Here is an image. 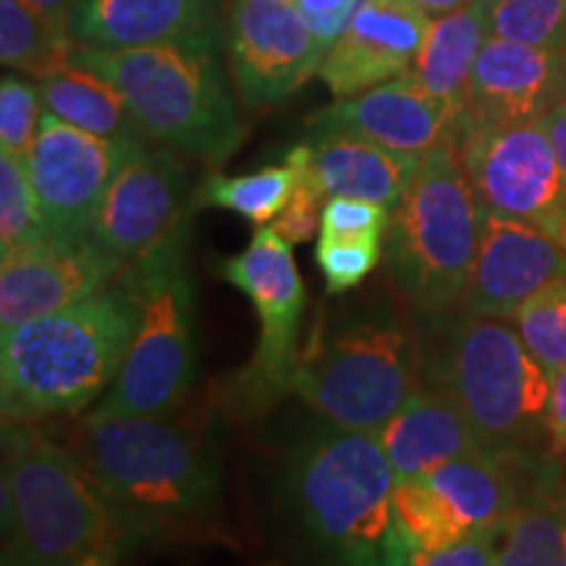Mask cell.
Masks as SVG:
<instances>
[{
    "label": "cell",
    "mask_w": 566,
    "mask_h": 566,
    "mask_svg": "<svg viewBox=\"0 0 566 566\" xmlns=\"http://www.w3.org/2000/svg\"><path fill=\"white\" fill-rule=\"evenodd\" d=\"M378 436L317 417L281 457L283 514L310 566H407L415 548L394 509Z\"/></svg>",
    "instance_id": "cell-1"
},
{
    "label": "cell",
    "mask_w": 566,
    "mask_h": 566,
    "mask_svg": "<svg viewBox=\"0 0 566 566\" xmlns=\"http://www.w3.org/2000/svg\"><path fill=\"white\" fill-rule=\"evenodd\" d=\"M126 551L208 527L223 504L218 446L166 417H87L74 441Z\"/></svg>",
    "instance_id": "cell-2"
},
{
    "label": "cell",
    "mask_w": 566,
    "mask_h": 566,
    "mask_svg": "<svg viewBox=\"0 0 566 566\" xmlns=\"http://www.w3.org/2000/svg\"><path fill=\"white\" fill-rule=\"evenodd\" d=\"M139 317V275L126 265L82 302L3 331V422L38 424L101 399L129 357Z\"/></svg>",
    "instance_id": "cell-3"
},
{
    "label": "cell",
    "mask_w": 566,
    "mask_h": 566,
    "mask_svg": "<svg viewBox=\"0 0 566 566\" xmlns=\"http://www.w3.org/2000/svg\"><path fill=\"white\" fill-rule=\"evenodd\" d=\"M424 349L391 300L359 296L321 317L300 354L292 394L321 420L375 433L422 388Z\"/></svg>",
    "instance_id": "cell-4"
},
{
    "label": "cell",
    "mask_w": 566,
    "mask_h": 566,
    "mask_svg": "<svg viewBox=\"0 0 566 566\" xmlns=\"http://www.w3.org/2000/svg\"><path fill=\"white\" fill-rule=\"evenodd\" d=\"M71 63L118 90L147 142L208 166H221L242 147L247 129L218 63V30L126 51L76 48Z\"/></svg>",
    "instance_id": "cell-5"
},
{
    "label": "cell",
    "mask_w": 566,
    "mask_h": 566,
    "mask_svg": "<svg viewBox=\"0 0 566 566\" xmlns=\"http://www.w3.org/2000/svg\"><path fill=\"white\" fill-rule=\"evenodd\" d=\"M126 543L74 449L32 422H3V566H74Z\"/></svg>",
    "instance_id": "cell-6"
},
{
    "label": "cell",
    "mask_w": 566,
    "mask_h": 566,
    "mask_svg": "<svg viewBox=\"0 0 566 566\" xmlns=\"http://www.w3.org/2000/svg\"><path fill=\"white\" fill-rule=\"evenodd\" d=\"M485 205L454 145H438L420 158L405 197L391 212L388 281L424 317H449L475 265Z\"/></svg>",
    "instance_id": "cell-7"
},
{
    "label": "cell",
    "mask_w": 566,
    "mask_h": 566,
    "mask_svg": "<svg viewBox=\"0 0 566 566\" xmlns=\"http://www.w3.org/2000/svg\"><path fill=\"white\" fill-rule=\"evenodd\" d=\"M433 386L467 415L485 449L541 457L551 375L506 317L457 313L433 359Z\"/></svg>",
    "instance_id": "cell-8"
},
{
    "label": "cell",
    "mask_w": 566,
    "mask_h": 566,
    "mask_svg": "<svg viewBox=\"0 0 566 566\" xmlns=\"http://www.w3.org/2000/svg\"><path fill=\"white\" fill-rule=\"evenodd\" d=\"M192 218L132 263L142 317L132 352L92 417H168L192 394L200 373L197 283L189 271Z\"/></svg>",
    "instance_id": "cell-9"
},
{
    "label": "cell",
    "mask_w": 566,
    "mask_h": 566,
    "mask_svg": "<svg viewBox=\"0 0 566 566\" xmlns=\"http://www.w3.org/2000/svg\"><path fill=\"white\" fill-rule=\"evenodd\" d=\"M292 247L271 223L258 226L247 250L218 268L221 279L252 302L260 323L250 363L226 386L223 405L237 420H258L292 394L307 302Z\"/></svg>",
    "instance_id": "cell-10"
},
{
    "label": "cell",
    "mask_w": 566,
    "mask_h": 566,
    "mask_svg": "<svg viewBox=\"0 0 566 566\" xmlns=\"http://www.w3.org/2000/svg\"><path fill=\"white\" fill-rule=\"evenodd\" d=\"M451 145L488 212L516 218L566 250V187L546 124H457Z\"/></svg>",
    "instance_id": "cell-11"
},
{
    "label": "cell",
    "mask_w": 566,
    "mask_h": 566,
    "mask_svg": "<svg viewBox=\"0 0 566 566\" xmlns=\"http://www.w3.org/2000/svg\"><path fill=\"white\" fill-rule=\"evenodd\" d=\"M142 147H147V139L95 137L42 111L38 139L27 155V171L48 237H90L111 184Z\"/></svg>",
    "instance_id": "cell-12"
},
{
    "label": "cell",
    "mask_w": 566,
    "mask_h": 566,
    "mask_svg": "<svg viewBox=\"0 0 566 566\" xmlns=\"http://www.w3.org/2000/svg\"><path fill=\"white\" fill-rule=\"evenodd\" d=\"M226 53L247 111H268L321 71L328 48L304 24L294 0H231Z\"/></svg>",
    "instance_id": "cell-13"
},
{
    "label": "cell",
    "mask_w": 566,
    "mask_h": 566,
    "mask_svg": "<svg viewBox=\"0 0 566 566\" xmlns=\"http://www.w3.org/2000/svg\"><path fill=\"white\" fill-rule=\"evenodd\" d=\"M197 189L187 163L171 147H142L122 168L90 237L132 265L192 218Z\"/></svg>",
    "instance_id": "cell-14"
},
{
    "label": "cell",
    "mask_w": 566,
    "mask_h": 566,
    "mask_svg": "<svg viewBox=\"0 0 566 566\" xmlns=\"http://www.w3.org/2000/svg\"><path fill=\"white\" fill-rule=\"evenodd\" d=\"M126 271L92 237H45L3 258L0 265V328L38 321L82 302Z\"/></svg>",
    "instance_id": "cell-15"
},
{
    "label": "cell",
    "mask_w": 566,
    "mask_h": 566,
    "mask_svg": "<svg viewBox=\"0 0 566 566\" xmlns=\"http://www.w3.org/2000/svg\"><path fill=\"white\" fill-rule=\"evenodd\" d=\"M566 101V51L488 38L467 84L462 124H525Z\"/></svg>",
    "instance_id": "cell-16"
},
{
    "label": "cell",
    "mask_w": 566,
    "mask_h": 566,
    "mask_svg": "<svg viewBox=\"0 0 566 566\" xmlns=\"http://www.w3.org/2000/svg\"><path fill=\"white\" fill-rule=\"evenodd\" d=\"M462 108L443 101L412 76L405 74L334 105L307 118L310 132H349L396 153L424 155L446 142H454Z\"/></svg>",
    "instance_id": "cell-17"
},
{
    "label": "cell",
    "mask_w": 566,
    "mask_h": 566,
    "mask_svg": "<svg viewBox=\"0 0 566 566\" xmlns=\"http://www.w3.org/2000/svg\"><path fill=\"white\" fill-rule=\"evenodd\" d=\"M566 275V250L516 218L488 212L483 239L457 313L512 317L537 289Z\"/></svg>",
    "instance_id": "cell-18"
},
{
    "label": "cell",
    "mask_w": 566,
    "mask_h": 566,
    "mask_svg": "<svg viewBox=\"0 0 566 566\" xmlns=\"http://www.w3.org/2000/svg\"><path fill=\"white\" fill-rule=\"evenodd\" d=\"M428 24V13L399 0H363L325 53L317 76L336 101L399 80L412 69Z\"/></svg>",
    "instance_id": "cell-19"
},
{
    "label": "cell",
    "mask_w": 566,
    "mask_h": 566,
    "mask_svg": "<svg viewBox=\"0 0 566 566\" xmlns=\"http://www.w3.org/2000/svg\"><path fill=\"white\" fill-rule=\"evenodd\" d=\"M218 0H82L71 40L90 51L181 42L218 30Z\"/></svg>",
    "instance_id": "cell-20"
},
{
    "label": "cell",
    "mask_w": 566,
    "mask_h": 566,
    "mask_svg": "<svg viewBox=\"0 0 566 566\" xmlns=\"http://www.w3.org/2000/svg\"><path fill=\"white\" fill-rule=\"evenodd\" d=\"M396 480L420 478L451 459L485 449L467 415L443 388H420L375 430Z\"/></svg>",
    "instance_id": "cell-21"
},
{
    "label": "cell",
    "mask_w": 566,
    "mask_h": 566,
    "mask_svg": "<svg viewBox=\"0 0 566 566\" xmlns=\"http://www.w3.org/2000/svg\"><path fill=\"white\" fill-rule=\"evenodd\" d=\"M310 166L325 197H352L396 210L422 155L396 153L349 132H310Z\"/></svg>",
    "instance_id": "cell-22"
},
{
    "label": "cell",
    "mask_w": 566,
    "mask_h": 566,
    "mask_svg": "<svg viewBox=\"0 0 566 566\" xmlns=\"http://www.w3.org/2000/svg\"><path fill=\"white\" fill-rule=\"evenodd\" d=\"M491 0H467L457 11L433 17L409 76L433 95L464 111L467 84L480 51L491 38Z\"/></svg>",
    "instance_id": "cell-23"
},
{
    "label": "cell",
    "mask_w": 566,
    "mask_h": 566,
    "mask_svg": "<svg viewBox=\"0 0 566 566\" xmlns=\"http://www.w3.org/2000/svg\"><path fill=\"white\" fill-rule=\"evenodd\" d=\"M40 95L45 111L76 129L118 142L145 139L118 90L95 71L69 63L40 80Z\"/></svg>",
    "instance_id": "cell-24"
},
{
    "label": "cell",
    "mask_w": 566,
    "mask_h": 566,
    "mask_svg": "<svg viewBox=\"0 0 566 566\" xmlns=\"http://www.w3.org/2000/svg\"><path fill=\"white\" fill-rule=\"evenodd\" d=\"M564 472L554 459L501 533L499 566H566Z\"/></svg>",
    "instance_id": "cell-25"
},
{
    "label": "cell",
    "mask_w": 566,
    "mask_h": 566,
    "mask_svg": "<svg viewBox=\"0 0 566 566\" xmlns=\"http://www.w3.org/2000/svg\"><path fill=\"white\" fill-rule=\"evenodd\" d=\"M76 53L71 34L53 27L24 0H0V63L24 74L45 76L66 69Z\"/></svg>",
    "instance_id": "cell-26"
},
{
    "label": "cell",
    "mask_w": 566,
    "mask_h": 566,
    "mask_svg": "<svg viewBox=\"0 0 566 566\" xmlns=\"http://www.w3.org/2000/svg\"><path fill=\"white\" fill-rule=\"evenodd\" d=\"M296 184L294 168L286 160L263 171L244 176H208L197 187V208H223L247 218L254 226H268L292 200Z\"/></svg>",
    "instance_id": "cell-27"
},
{
    "label": "cell",
    "mask_w": 566,
    "mask_h": 566,
    "mask_svg": "<svg viewBox=\"0 0 566 566\" xmlns=\"http://www.w3.org/2000/svg\"><path fill=\"white\" fill-rule=\"evenodd\" d=\"M391 499L399 525L415 551H438L470 535L441 493L422 475L396 480Z\"/></svg>",
    "instance_id": "cell-28"
},
{
    "label": "cell",
    "mask_w": 566,
    "mask_h": 566,
    "mask_svg": "<svg viewBox=\"0 0 566 566\" xmlns=\"http://www.w3.org/2000/svg\"><path fill=\"white\" fill-rule=\"evenodd\" d=\"M512 317L516 334L543 370L554 375L566 367V275L537 289Z\"/></svg>",
    "instance_id": "cell-29"
},
{
    "label": "cell",
    "mask_w": 566,
    "mask_h": 566,
    "mask_svg": "<svg viewBox=\"0 0 566 566\" xmlns=\"http://www.w3.org/2000/svg\"><path fill=\"white\" fill-rule=\"evenodd\" d=\"M48 237L27 160L0 150V252L3 258Z\"/></svg>",
    "instance_id": "cell-30"
},
{
    "label": "cell",
    "mask_w": 566,
    "mask_h": 566,
    "mask_svg": "<svg viewBox=\"0 0 566 566\" xmlns=\"http://www.w3.org/2000/svg\"><path fill=\"white\" fill-rule=\"evenodd\" d=\"M491 38L566 51V0H491Z\"/></svg>",
    "instance_id": "cell-31"
},
{
    "label": "cell",
    "mask_w": 566,
    "mask_h": 566,
    "mask_svg": "<svg viewBox=\"0 0 566 566\" xmlns=\"http://www.w3.org/2000/svg\"><path fill=\"white\" fill-rule=\"evenodd\" d=\"M384 258V239L321 237L315 250L325 289L331 296L349 294L378 268Z\"/></svg>",
    "instance_id": "cell-32"
},
{
    "label": "cell",
    "mask_w": 566,
    "mask_h": 566,
    "mask_svg": "<svg viewBox=\"0 0 566 566\" xmlns=\"http://www.w3.org/2000/svg\"><path fill=\"white\" fill-rule=\"evenodd\" d=\"M286 163L294 168L296 184L292 200H289L286 208H283L281 216L271 226L289 244H302L310 242L315 237V231L321 229L325 192L315 179L313 166H310L307 142H300V145L292 147L286 153Z\"/></svg>",
    "instance_id": "cell-33"
},
{
    "label": "cell",
    "mask_w": 566,
    "mask_h": 566,
    "mask_svg": "<svg viewBox=\"0 0 566 566\" xmlns=\"http://www.w3.org/2000/svg\"><path fill=\"white\" fill-rule=\"evenodd\" d=\"M40 84L6 74L0 82V150L27 160L40 132Z\"/></svg>",
    "instance_id": "cell-34"
},
{
    "label": "cell",
    "mask_w": 566,
    "mask_h": 566,
    "mask_svg": "<svg viewBox=\"0 0 566 566\" xmlns=\"http://www.w3.org/2000/svg\"><path fill=\"white\" fill-rule=\"evenodd\" d=\"M391 210L384 205L352 197H328L321 216V237L346 239H386Z\"/></svg>",
    "instance_id": "cell-35"
},
{
    "label": "cell",
    "mask_w": 566,
    "mask_h": 566,
    "mask_svg": "<svg viewBox=\"0 0 566 566\" xmlns=\"http://www.w3.org/2000/svg\"><path fill=\"white\" fill-rule=\"evenodd\" d=\"M501 533H470L438 551H415L407 566H499Z\"/></svg>",
    "instance_id": "cell-36"
},
{
    "label": "cell",
    "mask_w": 566,
    "mask_h": 566,
    "mask_svg": "<svg viewBox=\"0 0 566 566\" xmlns=\"http://www.w3.org/2000/svg\"><path fill=\"white\" fill-rule=\"evenodd\" d=\"M294 3L302 13L304 24L313 30L325 48H331L363 0H294Z\"/></svg>",
    "instance_id": "cell-37"
},
{
    "label": "cell",
    "mask_w": 566,
    "mask_h": 566,
    "mask_svg": "<svg viewBox=\"0 0 566 566\" xmlns=\"http://www.w3.org/2000/svg\"><path fill=\"white\" fill-rule=\"evenodd\" d=\"M546 433L551 454H562V451H566V367L551 375Z\"/></svg>",
    "instance_id": "cell-38"
},
{
    "label": "cell",
    "mask_w": 566,
    "mask_h": 566,
    "mask_svg": "<svg viewBox=\"0 0 566 566\" xmlns=\"http://www.w3.org/2000/svg\"><path fill=\"white\" fill-rule=\"evenodd\" d=\"M27 6H32L34 11L42 13L53 27H59L61 32L71 34V21L80 9L82 0H24Z\"/></svg>",
    "instance_id": "cell-39"
},
{
    "label": "cell",
    "mask_w": 566,
    "mask_h": 566,
    "mask_svg": "<svg viewBox=\"0 0 566 566\" xmlns=\"http://www.w3.org/2000/svg\"><path fill=\"white\" fill-rule=\"evenodd\" d=\"M543 124H546L551 147H554L558 171H562V179L566 187V101L562 105H556V108L543 118Z\"/></svg>",
    "instance_id": "cell-40"
},
{
    "label": "cell",
    "mask_w": 566,
    "mask_h": 566,
    "mask_svg": "<svg viewBox=\"0 0 566 566\" xmlns=\"http://www.w3.org/2000/svg\"><path fill=\"white\" fill-rule=\"evenodd\" d=\"M399 3L409 6V9L428 13V17L433 19V17H443V13L457 11L459 6L467 3V0H399Z\"/></svg>",
    "instance_id": "cell-41"
},
{
    "label": "cell",
    "mask_w": 566,
    "mask_h": 566,
    "mask_svg": "<svg viewBox=\"0 0 566 566\" xmlns=\"http://www.w3.org/2000/svg\"><path fill=\"white\" fill-rule=\"evenodd\" d=\"M124 551L118 548V546H111V548H101V551H95V554H90V556H84L80 564H74V566H116L118 564V556H122Z\"/></svg>",
    "instance_id": "cell-42"
},
{
    "label": "cell",
    "mask_w": 566,
    "mask_h": 566,
    "mask_svg": "<svg viewBox=\"0 0 566 566\" xmlns=\"http://www.w3.org/2000/svg\"><path fill=\"white\" fill-rule=\"evenodd\" d=\"M562 499H564V509H566V475H564V488H562Z\"/></svg>",
    "instance_id": "cell-43"
}]
</instances>
